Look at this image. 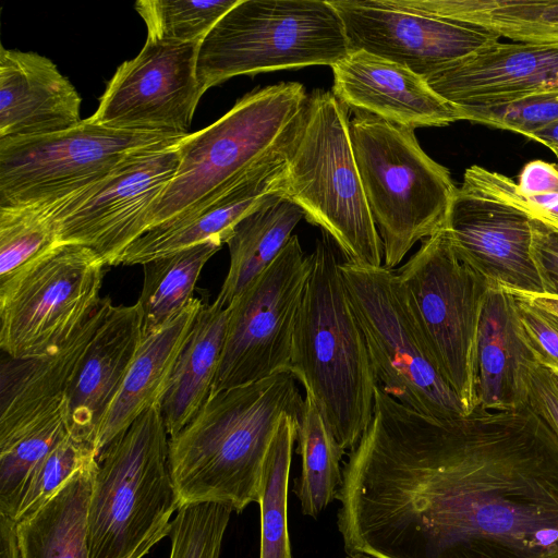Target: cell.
Wrapping results in <instances>:
<instances>
[{"label": "cell", "mask_w": 558, "mask_h": 558, "mask_svg": "<svg viewBox=\"0 0 558 558\" xmlns=\"http://www.w3.org/2000/svg\"><path fill=\"white\" fill-rule=\"evenodd\" d=\"M336 499L348 555H558V437L529 403L436 420L377 386Z\"/></svg>", "instance_id": "1"}, {"label": "cell", "mask_w": 558, "mask_h": 558, "mask_svg": "<svg viewBox=\"0 0 558 558\" xmlns=\"http://www.w3.org/2000/svg\"><path fill=\"white\" fill-rule=\"evenodd\" d=\"M303 399L290 371L209 395L195 417L169 438L180 506L220 502L235 512L259 500L266 457L284 415Z\"/></svg>", "instance_id": "2"}, {"label": "cell", "mask_w": 558, "mask_h": 558, "mask_svg": "<svg viewBox=\"0 0 558 558\" xmlns=\"http://www.w3.org/2000/svg\"><path fill=\"white\" fill-rule=\"evenodd\" d=\"M299 308L289 371L313 396L339 446L368 426L377 379L328 236L316 241Z\"/></svg>", "instance_id": "3"}, {"label": "cell", "mask_w": 558, "mask_h": 558, "mask_svg": "<svg viewBox=\"0 0 558 558\" xmlns=\"http://www.w3.org/2000/svg\"><path fill=\"white\" fill-rule=\"evenodd\" d=\"M307 99L296 82L256 88L216 122L184 136L177 145L178 169L156 202L147 230L198 210L250 172L284 157Z\"/></svg>", "instance_id": "4"}, {"label": "cell", "mask_w": 558, "mask_h": 558, "mask_svg": "<svg viewBox=\"0 0 558 558\" xmlns=\"http://www.w3.org/2000/svg\"><path fill=\"white\" fill-rule=\"evenodd\" d=\"M168 436L157 405L100 453L87 513L90 558H143L170 535L180 499Z\"/></svg>", "instance_id": "5"}, {"label": "cell", "mask_w": 558, "mask_h": 558, "mask_svg": "<svg viewBox=\"0 0 558 558\" xmlns=\"http://www.w3.org/2000/svg\"><path fill=\"white\" fill-rule=\"evenodd\" d=\"M349 123L348 108L331 92L308 95L287 155L283 197L333 240L345 262L379 267L383 243L362 186Z\"/></svg>", "instance_id": "6"}, {"label": "cell", "mask_w": 558, "mask_h": 558, "mask_svg": "<svg viewBox=\"0 0 558 558\" xmlns=\"http://www.w3.org/2000/svg\"><path fill=\"white\" fill-rule=\"evenodd\" d=\"M349 134L383 243V265L393 269L416 242L445 227L457 186L411 129L357 113L349 123Z\"/></svg>", "instance_id": "7"}, {"label": "cell", "mask_w": 558, "mask_h": 558, "mask_svg": "<svg viewBox=\"0 0 558 558\" xmlns=\"http://www.w3.org/2000/svg\"><path fill=\"white\" fill-rule=\"evenodd\" d=\"M348 53L329 1L239 0L202 41L196 72L204 94L236 75L332 66Z\"/></svg>", "instance_id": "8"}, {"label": "cell", "mask_w": 558, "mask_h": 558, "mask_svg": "<svg viewBox=\"0 0 558 558\" xmlns=\"http://www.w3.org/2000/svg\"><path fill=\"white\" fill-rule=\"evenodd\" d=\"M340 274L369 352L377 386L399 403L436 420L469 411L442 375L397 272L340 263Z\"/></svg>", "instance_id": "9"}, {"label": "cell", "mask_w": 558, "mask_h": 558, "mask_svg": "<svg viewBox=\"0 0 558 558\" xmlns=\"http://www.w3.org/2000/svg\"><path fill=\"white\" fill-rule=\"evenodd\" d=\"M186 135L116 130L88 118L58 133L0 138V207L57 203Z\"/></svg>", "instance_id": "10"}, {"label": "cell", "mask_w": 558, "mask_h": 558, "mask_svg": "<svg viewBox=\"0 0 558 558\" xmlns=\"http://www.w3.org/2000/svg\"><path fill=\"white\" fill-rule=\"evenodd\" d=\"M107 264L62 243L0 283V347L9 357L59 352L99 305Z\"/></svg>", "instance_id": "11"}, {"label": "cell", "mask_w": 558, "mask_h": 558, "mask_svg": "<svg viewBox=\"0 0 558 558\" xmlns=\"http://www.w3.org/2000/svg\"><path fill=\"white\" fill-rule=\"evenodd\" d=\"M396 272L442 375L471 413L477 330L490 286L458 258L445 228Z\"/></svg>", "instance_id": "12"}, {"label": "cell", "mask_w": 558, "mask_h": 558, "mask_svg": "<svg viewBox=\"0 0 558 558\" xmlns=\"http://www.w3.org/2000/svg\"><path fill=\"white\" fill-rule=\"evenodd\" d=\"M312 268L293 234L272 264L230 305L211 393L289 371L294 326Z\"/></svg>", "instance_id": "13"}, {"label": "cell", "mask_w": 558, "mask_h": 558, "mask_svg": "<svg viewBox=\"0 0 558 558\" xmlns=\"http://www.w3.org/2000/svg\"><path fill=\"white\" fill-rule=\"evenodd\" d=\"M177 145L134 156L92 185L49 204L60 243L90 247L113 266L147 231L150 213L178 169Z\"/></svg>", "instance_id": "14"}, {"label": "cell", "mask_w": 558, "mask_h": 558, "mask_svg": "<svg viewBox=\"0 0 558 558\" xmlns=\"http://www.w3.org/2000/svg\"><path fill=\"white\" fill-rule=\"evenodd\" d=\"M199 46L146 38L118 66L90 118L116 130L189 134L204 95L196 72Z\"/></svg>", "instance_id": "15"}, {"label": "cell", "mask_w": 558, "mask_h": 558, "mask_svg": "<svg viewBox=\"0 0 558 558\" xmlns=\"http://www.w3.org/2000/svg\"><path fill=\"white\" fill-rule=\"evenodd\" d=\"M349 44L401 64L425 80L499 41L477 26L398 9L385 0H331Z\"/></svg>", "instance_id": "16"}, {"label": "cell", "mask_w": 558, "mask_h": 558, "mask_svg": "<svg viewBox=\"0 0 558 558\" xmlns=\"http://www.w3.org/2000/svg\"><path fill=\"white\" fill-rule=\"evenodd\" d=\"M444 228L458 258L492 288L543 294L524 213L457 187Z\"/></svg>", "instance_id": "17"}, {"label": "cell", "mask_w": 558, "mask_h": 558, "mask_svg": "<svg viewBox=\"0 0 558 558\" xmlns=\"http://www.w3.org/2000/svg\"><path fill=\"white\" fill-rule=\"evenodd\" d=\"M456 109L493 107L558 88V45L496 43L426 78Z\"/></svg>", "instance_id": "18"}, {"label": "cell", "mask_w": 558, "mask_h": 558, "mask_svg": "<svg viewBox=\"0 0 558 558\" xmlns=\"http://www.w3.org/2000/svg\"><path fill=\"white\" fill-rule=\"evenodd\" d=\"M331 93L348 109L414 130L461 120L458 110L410 69L363 50L331 66Z\"/></svg>", "instance_id": "19"}, {"label": "cell", "mask_w": 558, "mask_h": 558, "mask_svg": "<svg viewBox=\"0 0 558 558\" xmlns=\"http://www.w3.org/2000/svg\"><path fill=\"white\" fill-rule=\"evenodd\" d=\"M141 341L138 304L113 305L111 302L66 390V422L71 437L95 447L100 424L121 388Z\"/></svg>", "instance_id": "20"}, {"label": "cell", "mask_w": 558, "mask_h": 558, "mask_svg": "<svg viewBox=\"0 0 558 558\" xmlns=\"http://www.w3.org/2000/svg\"><path fill=\"white\" fill-rule=\"evenodd\" d=\"M81 96L48 58L0 48V138L62 132L81 123Z\"/></svg>", "instance_id": "21"}, {"label": "cell", "mask_w": 558, "mask_h": 558, "mask_svg": "<svg viewBox=\"0 0 558 558\" xmlns=\"http://www.w3.org/2000/svg\"><path fill=\"white\" fill-rule=\"evenodd\" d=\"M287 155L250 172L198 210L147 230L124 248L113 266L144 265L206 241L227 243L245 216L269 199L283 196Z\"/></svg>", "instance_id": "22"}, {"label": "cell", "mask_w": 558, "mask_h": 558, "mask_svg": "<svg viewBox=\"0 0 558 558\" xmlns=\"http://www.w3.org/2000/svg\"><path fill=\"white\" fill-rule=\"evenodd\" d=\"M536 364L518 320L513 293L490 287L477 330L474 409L514 410L526 405L530 375Z\"/></svg>", "instance_id": "23"}, {"label": "cell", "mask_w": 558, "mask_h": 558, "mask_svg": "<svg viewBox=\"0 0 558 558\" xmlns=\"http://www.w3.org/2000/svg\"><path fill=\"white\" fill-rule=\"evenodd\" d=\"M110 303L102 298L59 352L1 363L0 439L66 407L68 387Z\"/></svg>", "instance_id": "24"}, {"label": "cell", "mask_w": 558, "mask_h": 558, "mask_svg": "<svg viewBox=\"0 0 558 558\" xmlns=\"http://www.w3.org/2000/svg\"><path fill=\"white\" fill-rule=\"evenodd\" d=\"M203 300L191 302L159 331L142 338L128 374L107 411L95 439L99 456L147 410L160 405L175 362Z\"/></svg>", "instance_id": "25"}, {"label": "cell", "mask_w": 558, "mask_h": 558, "mask_svg": "<svg viewBox=\"0 0 558 558\" xmlns=\"http://www.w3.org/2000/svg\"><path fill=\"white\" fill-rule=\"evenodd\" d=\"M230 315L218 302L203 303L175 362L160 409L169 438L197 414L217 374Z\"/></svg>", "instance_id": "26"}, {"label": "cell", "mask_w": 558, "mask_h": 558, "mask_svg": "<svg viewBox=\"0 0 558 558\" xmlns=\"http://www.w3.org/2000/svg\"><path fill=\"white\" fill-rule=\"evenodd\" d=\"M96 461L77 471L45 505L16 522L21 558H90L87 513Z\"/></svg>", "instance_id": "27"}, {"label": "cell", "mask_w": 558, "mask_h": 558, "mask_svg": "<svg viewBox=\"0 0 558 558\" xmlns=\"http://www.w3.org/2000/svg\"><path fill=\"white\" fill-rule=\"evenodd\" d=\"M414 13L486 29L519 44L558 45V0H385Z\"/></svg>", "instance_id": "28"}, {"label": "cell", "mask_w": 558, "mask_h": 558, "mask_svg": "<svg viewBox=\"0 0 558 558\" xmlns=\"http://www.w3.org/2000/svg\"><path fill=\"white\" fill-rule=\"evenodd\" d=\"M302 218V209L281 195L245 216L227 242L230 266L215 301L228 307L278 257Z\"/></svg>", "instance_id": "29"}, {"label": "cell", "mask_w": 558, "mask_h": 558, "mask_svg": "<svg viewBox=\"0 0 558 558\" xmlns=\"http://www.w3.org/2000/svg\"><path fill=\"white\" fill-rule=\"evenodd\" d=\"M221 246L218 241H206L143 265V289L136 302L142 338L159 331L191 302L205 264Z\"/></svg>", "instance_id": "30"}, {"label": "cell", "mask_w": 558, "mask_h": 558, "mask_svg": "<svg viewBox=\"0 0 558 558\" xmlns=\"http://www.w3.org/2000/svg\"><path fill=\"white\" fill-rule=\"evenodd\" d=\"M301 475L294 493L304 515L316 518L337 497L345 452L337 442L313 396L305 392L296 432Z\"/></svg>", "instance_id": "31"}, {"label": "cell", "mask_w": 558, "mask_h": 558, "mask_svg": "<svg viewBox=\"0 0 558 558\" xmlns=\"http://www.w3.org/2000/svg\"><path fill=\"white\" fill-rule=\"evenodd\" d=\"M300 416L284 415L271 440L264 466L259 558H292L288 530V489Z\"/></svg>", "instance_id": "32"}, {"label": "cell", "mask_w": 558, "mask_h": 558, "mask_svg": "<svg viewBox=\"0 0 558 558\" xmlns=\"http://www.w3.org/2000/svg\"><path fill=\"white\" fill-rule=\"evenodd\" d=\"M68 434L63 408L0 439V514L15 519L31 474Z\"/></svg>", "instance_id": "33"}, {"label": "cell", "mask_w": 558, "mask_h": 558, "mask_svg": "<svg viewBox=\"0 0 558 558\" xmlns=\"http://www.w3.org/2000/svg\"><path fill=\"white\" fill-rule=\"evenodd\" d=\"M59 244L50 205L0 207V283Z\"/></svg>", "instance_id": "34"}, {"label": "cell", "mask_w": 558, "mask_h": 558, "mask_svg": "<svg viewBox=\"0 0 558 558\" xmlns=\"http://www.w3.org/2000/svg\"><path fill=\"white\" fill-rule=\"evenodd\" d=\"M239 0H138L135 10L147 38L175 45L202 44Z\"/></svg>", "instance_id": "35"}, {"label": "cell", "mask_w": 558, "mask_h": 558, "mask_svg": "<svg viewBox=\"0 0 558 558\" xmlns=\"http://www.w3.org/2000/svg\"><path fill=\"white\" fill-rule=\"evenodd\" d=\"M232 511L220 502L180 506L171 524L169 558H219Z\"/></svg>", "instance_id": "36"}, {"label": "cell", "mask_w": 558, "mask_h": 558, "mask_svg": "<svg viewBox=\"0 0 558 558\" xmlns=\"http://www.w3.org/2000/svg\"><path fill=\"white\" fill-rule=\"evenodd\" d=\"M98 459L99 453L93 445L68 434L31 474L14 521L34 513L77 471Z\"/></svg>", "instance_id": "37"}, {"label": "cell", "mask_w": 558, "mask_h": 558, "mask_svg": "<svg viewBox=\"0 0 558 558\" xmlns=\"http://www.w3.org/2000/svg\"><path fill=\"white\" fill-rule=\"evenodd\" d=\"M461 120L529 136L558 122V88L493 107L457 109Z\"/></svg>", "instance_id": "38"}, {"label": "cell", "mask_w": 558, "mask_h": 558, "mask_svg": "<svg viewBox=\"0 0 558 558\" xmlns=\"http://www.w3.org/2000/svg\"><path fill=\"white\" fill-rule=\"evenodd\" d=\"M460 189L508 205L524 213L532 220L558 229V196L526 195L519 191L517 183L510 178L476 165L465 170Z\"/></svg>", "instance_id": "39"}, {"label": "cell", "mask_w": 558, "mask_h": 558, "mask_svg": "<svg viewBox=\"0 0 558 558\" xmlns=\"http://www.w3.org/2000/svg\"><path fill=\"white\" fill-rule=\"evenodd\" d=\"M513 295L522 333L537 363L558 374V316Z\"/></svg>", "instance_id": "40"}, {"label": "cell", "mask_w": 558, "mask_h": 558, "mask_svg": "<svg viewBox=\"0 0 558 558\" xmlns=\"http://www.w3.org/2000/svg\"><path fill=\"white\" fill-rule=\"evenodd\" d=\"M531 253L543 294L558 298V229L530 219Z\"/></svg>", "instance_id": "41"}, {"label": "cell", "mask_w": 558, "mask_h": 558, "mask_svg": "<svg viewBox=\"0 0 558 558\" xmlns=\"http://www.w3.org/2000/svg\"><path fill=\"white\" fill-rule=\"evenodd\" d=\"M529 405L558 437V380L547 367L536 364L530 375Z\"/></svg>", "instance_id": "42"}, {"label": "cell", "mask_w": 558, "mask_h": 558, "mask_svg": "<svg viewBox=\"0 0 558 558\" xmlns=\"http://www.w3.org/2000/svg\"><path fill=\"white\" fill-rule=\"evenodd\" d=\"M517 186L534 196H558V167L543 160L527 162L521 170Z\"/></svg>", "instance_id": "43"}, {"label": "cell", "mask_w": 558, "mask_h": 558, "mask_svg": "<svg viewBox=\"0 0 558 558\" xmlns=\"http://www.w3.org/2000/svg\"><path fill=\"white\" fill-rule=\"evenodd\" d=\"M0 558H21L16 522L4 514H0Z\"/></svg>", "instance_id": "44"}, {"label": "cell", "mask_w": 558, "mask_h": 558, "mask_svg": "<svg viewBox=\"0 0 558 558\" xmlns=\"http://www.w3.org/2000/svg\"><path fill=\"white\" fill-rule=\"evenodd\" d=\"M527 138L547 146L553 151L558 150V122L530 134Z\"/></svg>", "instance_id": "45"}, {"label": "cell", "mask_w": 558, "mask_h": 558, "mask_svg": "<svg viewBox=\"0 0 558 558\" xmlns=\"http://www.w3.org/2000/svg\"><path fill=\"white\" fill-rule=\"evenodd\" d=\"M517 294V293H515ZM536 306L558 316V298L545 294H518Z\"/></svg>", "instance_id": "46"}, {"label": "cell", "mask_w": 558, "mask_h": 558, "mask_svg": "<svg viewBox=\"0 0 558 558\" xmlns=\"http://www.w3.org/2000/svg\"><path fill=\"white\" fill-rule=\"evenodd\" d=\"M345 558H369V557H367L366 555H363L361 553H355V554H349Z\"/></svg>", "instance_id": "47"}, {"label": "cell", "mask_w": 558, "mask_h": 558, "mask_svg": "<svg viewBox=\"0 0 558 558\" xmlns=\"http://www.w3.org/2000/svg\"><path fill=\"white\" fill-rule=\"evenodd\" d=\"M541 558H558V555L547 556V557H541Z\"/></svg>", "instance_id": "48"}, {"label": "cell", "mask_w": 558, "mask_h": 558, "mask_svg": "<svg viewBox=\"0 0 558 558\" xmlns=\"http://www.w3.org/2000/svg\"><path fill=\"white\" fill-rule=\"evenodd\" d=\"M553 153L556 155V157H557V159H558V150H555V151H553Z\"/></svg>", "instance_id": "49"}, {"label": "cell", "mask_w": 558, "mask_h": 558, "mask_svg": "<svg viewBox=\"0 0 558 558\" xmlns=\"http://www.w3.org/2000/svg\"><path fill=\"white\" fill-rule=\"evenodd\" d=\"M555 375H556V378H557V380H558V374H556V373H555Z\"/></svg>", "instance_id": "50"}]
</instances>
